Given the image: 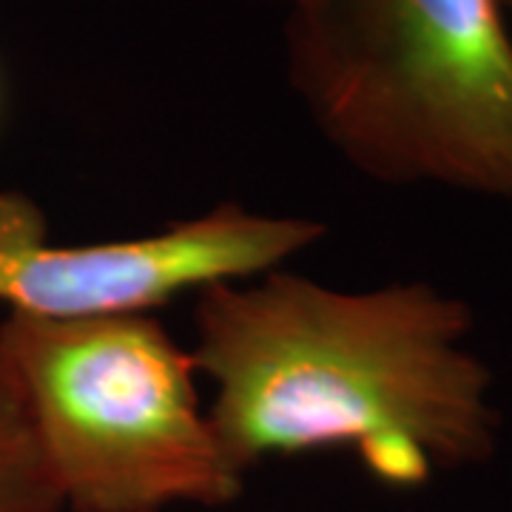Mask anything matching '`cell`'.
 <instances>
[{"label": "cell", "instance_id": "1", "mask_svg": "<svg viewBox=\"0 0 512 512\" xmlns=\"http://www.w3.org/2000/svg\"><path fill=\"white\" fill-rule=\"evenodd\" d=\"M473 328V308L430 282L339 291L274 268L197 293L191 356L214 384L208 416L239 473L353 450L379 484L413 490L501 447Z\"/></svg>", "mask_w": 512, "mask_h": 512}, {"label": "cell", "instance_id": "6", "mask_svg": "<svg viewBox=\"0 0 512 512\" xmlns=\"http://www.w3.org/2000/svg\"><path fill=\"white\" fill-rule=\"evenodd\" d=\"M498 9H501V15L507 20V29H510L512 35V0H498Z\"/></svg>", "mask_w": 512, "mask_h": 512}, {"label": "cell", "instance_id": "4", "mask_svg": "<svg viewBox=\"0 0 512 512\" xmlns=\"http://www.w3.org/2000/svg\"><path fill=\"white\" fill-rule=\"evenodd\" d=\"M325 234L322 222L222 202L146 237L57 245L35 202L0 191V305L40 319L140 316L183 293L282 268Z\"/></svg>", "mask_w": 512, "mask_h": 512}, {"label": "cell", "instance_id": "2", "mask_svg": "<svg viewBox=\"0 0 512 512\" xmlns=\"http://www.w3.org/2000/svg\"><path fill=\"white\" fill-rule=\"evenodd\" d=\"M288 80L367 180L512 205V35L498 0H291Z\"/></svg>", "mask_w": 512, "mask_h": 512}, {"label": "cell", "instance_id": "5", "mask_svg": "<svg viewBox=\"0 0 512 512\" xmlns=\"http://www.w3.org/2000/svg\"><path fill=\"white\" fill-rule=\"evenodd\" d=\"M0 512H63L32 424L0 370Z\"/></svg>", "mask_w": 512, "mask_h": 512}, {"label": "cell", "instance_id": "3", "mask_svg": "<svg viewBox=\"0 0 512 512\" xmlns=\"http://www.w3.org/2000/svg\"><path fill=\"white\" fill-rule=\"evenodd\" d=\"M0 370L63 512L220 510L242 495L245 473L202 407L194 356L151 313H6Z\"/></svg>", "mask_w": 512, "mask_h": 512}, {"label": "cell", "instance_id": "7", "mask_svg": "<svg viewBox=\"0 0 512 512\" xmlns=\"http://www.w3.org/2000/svg\"><path fill=\"white\" fill-rule=\"evenodd\" d=\"M276 3H285V6H288V3H291V0H276Z\"/></svg>", "mask_w": 512, "mask_h": 512}]
</instances>
